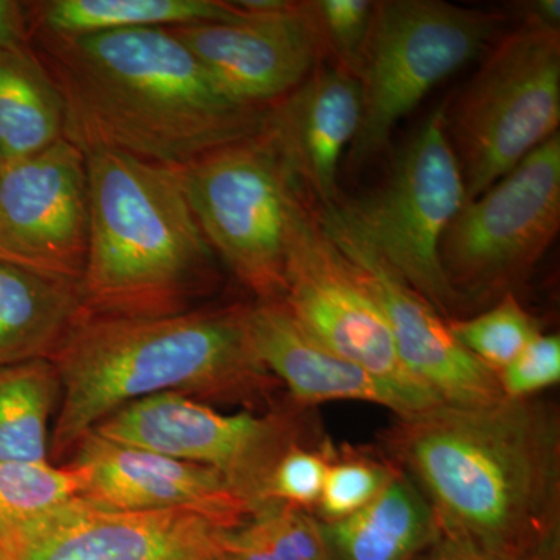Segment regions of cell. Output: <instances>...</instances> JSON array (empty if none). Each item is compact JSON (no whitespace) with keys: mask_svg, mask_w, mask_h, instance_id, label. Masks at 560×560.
I'll list each match as a JSON object with an SVG mask.
<instances>
[{"mask_svg":"<svg viewBox=\"0 0 560 560\" xmlns=\"http://www.w3.org/2000/svg\"><path fill=\"white\" fill-rule=\"evenodd\" d=\"M318 220L381 304L397 355L419 385L452 407H485L503 399L497 374L456 341L447 319L425 298L340 221L323 210Z\"/></svg>","mask_w":560,"mask_h":560,"instance_id":"cell-13","label":"cell"},{"mask_svg":"<svg viewBox=\"0 0 560 560\" xmlns=\"http://www.w3.org/2000/svg\"><path fill=\"white\" fill-rule=\"evenodd\" d=\"M506 399H533L541 390L560 382V337L558 334L534 338L514 360L497 374Z\"/></svg>","mask_w":560,"mask_h":560,"instance_id":"cell-30","label":"cell"},{"mask_svg":"<svg viewBox=\"0 0 560 560\" xmlns=\"http://www.w3.org/2000/svg\"><path fill=\"white\" fill-rule=\"evenodd\" d=\"M503 18L441 0L375 2L361 68V120L352 171L388 149L394 128L433 88L480 55Z\"/></svg>","mask_w":560,"mask_h":560,"instance_id":"cell-8","label":"cell"},{"mask_svg":"<svg viewBox=\"0 0 560 560\" xmlns=\"http://www.w3.org/2000/svg\"><path fill=\"white\" fill-rule=\"evenodd\" d=\"M171 31L232 102L253 109H270L289 97L324 51L304 2L241 24L209 22Z\"/></svg>","mask_w":560,"mask_h":560,"instance_id":"cell-14","label":"cell"},{"mask_svg":"<svg viewBox=\"0 0 560 560\" xmlns=\"http://www.w3.org/2000/svg\"><path fill=\"white\" fill-rule=\"evenodd\" d=\"M31 46L65 101V138L84 154L120 151L179 167L267 125L270 109L232 102L171 28L35 31Z\"/></svg>","mask_w":560,"mask_h":560,"instance_id":"cell-2","label":"cell"},{"mask_svg":"<svg viewBox=\"0 0 560 560\" xmlns=\"http://www.w3.org/2000/svg\"><path fill=\"white\" fill-rule=\"evenodd\" d=\"M399 467L388 456L359 448H335L324 480L315 517L338 522L371 503L396 477Z\"/></svg>","mask_w":560,"mask_h":560,"instance_id":"cell-27","label":"cell"},{"mask_svg":"<svg viewBox=\"0 0 560 560\" xmlns=\"http://www.w3.org/2000/svg\"><path fill=\"white\" fill-rule=\"evenodd\" d=\"M383 447L429 501L441 539L456 547L530 560L559 529V418L539 400L436 405L396 418Z\"/></svg>","mask_w":560,"mask_h":560,"instance_id":"cell-1","label":"cell"},{"mask_svg":"<svg viewBox=\"0 0 560 560\" xmlns=\"http://www.w3.org/2000/svg\"><path fill=\"white\" fill-rule=\"evenodd\" d=\"M69 466L79 471L81 497L109 511L187 510L234 528L253 506L215 470L106 440L90 431Z\"/></svg>","mask_w":560,"mask_h":560,"instance_id":"cell-16","label":"cell"},{"mask_svg":"<svg viewBox=\"0 0 560 560\" xmlns=\"http://www.w3.org/2000/svg\"><path fill=\"white\" fill-rule=\"evenodd\" d=\"M32 32L95 35L190 24H241L250 14L221 0H43L27 2Z\"/></svg>","mask_w":560,"mask_h":560,"instance_id":"cell-21","label":"cell"},{"mask_svg":"<svg viewBox=\"0 0 560 560\" xmlns=\"http://www.w3.org/2000/svg\"><path fill=\"white\" fill-rule=\"evenodd\" d=\"M228 526L187 510L66 504L5 560H217Z\"/></svg>","mask_w":560,"mask_h":560,"instance_id":"cell-15","label":"cell"},{"mask_svg":"<svg viewBox=\"0 0 560 560\" xmlns=\"http://www.w3.org/2000/svg\"><path fill=\"white\" fill-rule=\"evenodd\" d=\"M560 32L523 24L492 47L452 108L445 131L467 202L558 135Z\"/></svg>","mask_w":560,"mask_h":560,"instance_id":"cell-7","label":"cell"},{"mask_svg":"<svg viewBox=\"0 0 560 560\" xmlns=\"http://www.w3.org/2000/svg\"><path fill=\"white\" fill-rule=\"evenodd\" d=\"M361 83L340 66H316L268 113L267 131L302 189L320 209L341 201L338 172L361 120Z\"/></svg>","mask_w":560,"mask_h":560,"instance_id":"cell-17","label":"cell"},{"mask_svg":"<svg viewBox=\"0 0 560 560\" xmlns=\"http://www.w3.org/2000/svg\"><path fill=\"white\" fill-rule=\"evenodd\" d=\"M92 431L119 444L215 470L253 512L264 504L272 467L300 442V427L287 412L224 415L178 393L132 401Z\"/></svg>","mask_w":560,"mask_h":560,"instance_id":"cell-11","label":"cell"},{"mask_svg":"<svg viewBox=\"0 0 560 560\" xmlns=\"http://www.w3.org/2000/svg\"><path fill=\"white\" fill-rule=\"evenodd\" d=\"M81 492L80 474L69 464L0 463V560L9 558Z\"/></svg>","mask_w":560,"mask_h":560,"instance_id":"cell-24","label":"cell"},{"mask_svg":"<svg viewBox=\"0 0 560 560\" xmlns=\"http://www.w3.org/2000/svg\"><path fill=\"white\" fill-rule=\"evenodd\" d=\"M559 228L558 132L466 202L445 231L441 264L464 311L512 293L539 264Z\"/></svg>","mask_w":560,"mask_h":560,"instance_id":"cell-9","label":"cell"},{"mask_svg":"<svg viewBox=\"0 0 560 560\" xmlns=\"http://www.w3.org/2000/svg\"><path fill=\"white\" fill-rule=\"evenodd\" d=\"M248 308H191L156 318L83 313L50 357L61 385L54 455L73 451L110 415L158 394L270 399L278 381L250 342Z\"/></svg>","mask_w":560,"mask_h":560,"instance_id":"cell-3","label":"cell"},{"mask_svg":"<svg viewBox=\"0 0 560 560\" xmlns=\"http://www.w3.org/2000/svg\"><path fill=\"white\" fill-rule=\"evenodd\" d=\"M466 202L442 105L401 149L381 189L320 210L366 243L442 318L451 320L464 308L445 278L441 242Z\"/></svg>","mask_w":560,"mask_h":560,"instance_id":"cell-6","label":"cell"},{"mask_svg":"<svg viewBox=\"0 0 560 560\" xmlns=\"http://www.w3.org/2000/svg\"><path fill=\"white\" fill-rule=\"evenodd\" d=\"M0 171H2V156H0Z\"/></svg>","mask_w":560,"mask_h":560,"instance_id":"cell-34","label":"cell"},{"mask_svg":"<svg viewBox=\"0 0 560 560\" xmlns=\"http://www.w3.org/2000/svg\"><path fill=\"white\" fill-rule=\"evenodd\" d=\"M248 330L264 366L300 407L352 400L388 408L396 418L415 415L407 400L381 378L312 338L282 301L249 307Z\"/></svg>","mask_w":560,"mask_h":560,"instance_id":"cell-18","label":"cell"},{"mask_svg":"<svg viewBox=\"0 0 560 560\" xmlns=\"http://www.w3.org/2000/svg\"><path fill=\"white\" fill-rule=\"evenodd\" d=\"M31 35L27 2L0 0V50L28 46Z\"/></svg>","mask_w":560,"mask_h":560,"instance_id":"cell-31","label":"cell"},{"mask_svg":"<svg viewBox=\"0 0 560 560\" xmlns=\"http://www.w3.org/2000/svg\"><path fill=\"white\" fill-rule=\"evenodd\" d=\"M90 246L84 315L156 318L191 311L217 278L178 168L120 153L86 154Z\"/></svg>","mask_w":560,"mask_h":560,"instance_id":"cell-4","label":"cell"},{"mask_svg":"<svg viewBox=\"0 0 560 560\" xmlns=\"http://www.w3.org/2000/svg\"><path fill=\"white\" fill-rule=\"evenodd\" d=\"M334 453L330 444L308 448L296 442L272 467L264 489V503H280L311 512L318 504Z\"/></svg>","mask_w":560,"mask_h":560,"instance_id":"cell-29","label":"cell"},{"mask_svg":"<svg viewBox=\"0 0 560 560\" xmlns=\"http://www.w3.org/2000/svg\"><path fill=\"white\" fill-rule=\"evenodd\" d=\"M319 528L327 560H415L441 539L429 501L400 469L363 510Z\"/></svg>","mask_w":560,"mask_h":560,"instance_id":"cell-19","label":"cell"},{"mask_svg":"<svg viewBox=\"0 0 560 560\" xmlns=\"http://www.w3.org/2000/svg\"><path fill=\"white\" fill-rule=\"evenodd\" d=\"M221 560H327L319 522L308 511L264 503L224 529Z\"/></svg>","mask_w":560,"mask_h":560,"instance_id":"cell-25","label":"cell"},{"mask_svg":"<svg viewBox=\"0 0 560 560\" xmlns=\"http://www.w3.org/2000/svg\"><path fill=\"white\" fill-rule=\"evenodd\" d=\"M415 560H490L482 558L477 552L464 550V548L456 547L451 541L440 539L429 550L423 551Z\"/></svg>","mask_w":560,"mask_h":560,"instance_id":"cell-33","label":"cell"},{"mask_svg":"<svg viewBox=\"0 0 560 560\" xmlns=\"http://www.w3.org/2000/svg\"><path fill=\"white\" fill-rule=\"evenodd\" d=\"M217 560H221V556H220V558H219V559H217Z\"/></svg>","mask_w":560,"mask_h":560,"instance_id":"cell-35","label":"cell"},{"mask_svg":"<svg viewBox=\"0 0 560 560\" xmlns=\"http://www.w3.org/2000/svg\"><path fill=\"white\" fill-rule=\"evenodd\" d=\"M176 168L213 254L260 302L282 301L294 228L307 200L267 125Z\"/></svg>","mask_w":560,"mask_h":560,"instance_id":"cell-5","label":"cell"},{"mask_svg":"<svg viewBox=\"0 0 560 560\" xmlns=\"http://www.w3.org/2000/svg\"><path fill=\"white\" fill-rule=\"evenodd\" d=\"M522 11L525 25L559 31L560 0H534V2L517 3Z\"/></svg>","mask_w":560,"mask_h":560,"instance_id":"cell-32","label":"cell"},{"mask_svg":"<svg viewBox=\"0 0 560 560\" xmlns=\"http://www.w3.org/2000/svg\"><path fill=\"white\" fill-rule=\"evenodd\" d=\"M285 283L283 304L319 345L381 378L415 415L441 405L405 370L381 304L308 205L294 228Z\"/></svg>","mask_w":560,"mask_h":560,"instance_id":"cell-10","label":"cell"},{"mask_svg":"<svg viewBox=\"0 0 560 560\" xmlns=\"http://www.w3.org/2000/svg\"><path fill=\"white\" fill-rule=\"evenodd\" d=\"M90 246L86 154L68 139L0 171V261L80 283Z\"/></svg>","mask_w":560,"mask_h":560,"instance_id":"cell-12","label":"cell"},{"mask_svg":"<svg viewBox=\"0 0 560 560\" xmlns=\"http://www.w3.org/2000/svg\"><path fill=\"white\" fill-rule=\"evenodd\" d=\"M81 315L80 283L0 261V368L50 360Z\"/></svg>","mask_w":560,"mask_h":560,"instance_id":"cell-20","label":"cell"},{"mask_svg":"<svg viewBox=\"0 0 560 560\" xmlns=\"http://www.w3.org/2000/svg\"><path fill=\"white\" fill-rule=\"evenodd\" d=\"M66 106L31 44L0 50V156L11 164L65 139Z\"/></svg>","mask_w":560,"mask_h":560,"instance_id":"cell-22","label":"cell"},{"mask_svg":"<svg viewBox=\"0 0 560 560\" xmlns=\"http://www.w3.org/2000/svg\"><path fill=\"white\" fill-rule=\"evenodd\" d=\"M305 10L318 32L324 50L337 66L360 79L370 40L375 2L371 0H313Z\"/></svg>","mask_w":560,"mask_h":560,"instance_id":"cell-28","label":"cell"},{"mask_svg":"<svg viewBox=\"0 0 560 560\" xmlns=\"http://www.w3.org/2000/svg\"><path fill=\"white\" fill-rule=\"evenodd\" d=\"M60 396L50 360L0 368V463L49 460V420Z\"/></svg>","mask_w":560,"mask_h":560,"instance_id":"cell-23","label":"cell"},{"mask_svg":"<svg viewBox=\"0 0 560 560\" xmlns=\"http://www.w3.org/2000/svg\"><path fill=\"white\" fill-rule=\"evenodd\" d=\"M447 323L456 341L493 374L503 371L541 334L539 323L522 307L514 293L474 318Z\"/></svg>","mask_w":560,"mask_h":560,"instance_id":"cell-26","label":"cell"}]
</instances>
